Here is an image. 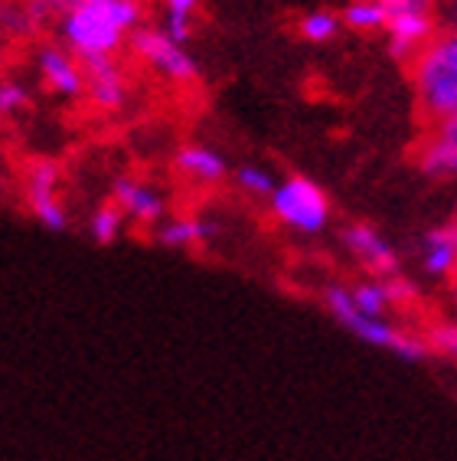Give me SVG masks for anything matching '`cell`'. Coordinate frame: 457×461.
<instances>
[{"label": "cell", "instance_id": "6da1fadb", "mask_svg": "<svg viewBox=\"0 0 457 461\" xmlns=\"http://www.w3.org/2000/svg\"><path fill=\"white\" fill-rule=\"evenodd\" d=\"M141 27L138 0H66L62 36L79 59L112 56L128 33Z\"/></svg>", "mask_w": 457, "mask_h": 461}, {"label": "cell", "instance_id": "7a4b0ae2", "mask_svg": "<svg viewBox=\"0 0 457 461\" xmlns=\"http://www.w3.org/2000/svg\"><path fill=\"white\" fill-rule=\"evenodd\" d=\"M415 95L428 122H444L457 112V30L431 40L412 59Z\"/></svg>", "mask_w": 457, "mask_h": 461}, {"label": "cell", "instance_id": "3957f363", "mask_svg": "<svg viewBox=\"0 0 457 461\" xmlns=\"http://www.w3.org/2000/svg\"><path fill=\"white\" fill-rule=\"evenodd\" d=\"M324 304H327V311L340 321L343 328L350 330L356 340H363V344L392 350V354L402 357V360H408V364H418V360H425V357L431 354L428 340L412 338V334L392 328L386 318H366L363 311H356V304H353V292L350 288H343V285H327Z\"/></svg>", "mask_w": 457, "mask_h": 461}, {"label": "cell", "instance_id": "277c9868", "mask_svg": "<svg viewBox=\"0 0 457 461\" xmlns=\"http://www.w3.org/2000/svg\"><path fill=\"white\" fill-rule=\"evenodd\" d=\"M272 213L288 230L304 232V236H317L330 222V203H327V194L314 180L294 174V177L282 180L278 190L272 194Z\"/></svg>", "mask_w": 457, "mask_h": 461}, {"label": "cell", "instance_id": "5b68a950", "mask_svg": "<svg viewBox=\"0 0 457 461\" xmlns=\"http://www.w3.org/2000/svg\"><path fill=\"white\" fill-rule=\"evenodd\" d=\"M131 50L170 82H196V76H200L196 59L186 53L184 43H176L167 30L138 27L131 33Z\"/></svg>", "mask_w": 457, "mask_h": 461}, {"label": "cell", "instance_id": "8992f818", "mask_svg": "<svg viewBox=\"0 0 457 461\" xmlns=\"http://www.w3.org/2000/svg\"><path fill=\"white\" fill-rule=\"evenodd\" d=\"M386 30H389V43H392V56H399V59L418 56L431 43V33H435L428 0H412V4L396 7L392 17H389Z\"/></svg>", "mask_w": 457, "mask_h": 461}, {"label": "cell", "instance_id": "52a82bcc", "mask_svg": "<svg viewBox=\"0 0 457 461\" xmlns=\"http://www.w3.org/2000/svg\"><path fill=\"white\" fill-rule=\"evenodd\" d=\"M56 180H59L56 164L36 160L27 177V203L36 220L43 222L49 232H66L69 230V213H66L62 203L56 200Z\"/></svg>", "mask_w": 457, "mask_h": 461}, {"label": "cell", "instance_id": "ba28073f", "mask_svg": "<svg viewBox=\"0 0 457 461\" xmlns=\"http://www.w3.org/2000/svg\"><path fill=\"white\" fill-rule=\"evenodd\" d=\"M343 242H346V249H350L353 256L360 258L366 268H372L376 276L392 278L399 272L396 249L382 240V232H376L372 226H366V222H353V226H346Z\"/></svg>", "mask_w": 457, "mask_h": 461}, {"label": "cell", "instance_id": "9c48e42d", "mask_svg": "<svg viewBox=\"0 0 457 461\" xmlns=\"http://www.w3.org/2000/svg\"><path fill=\"white\" fill-rule=\"evenodd\" d=\"M112 194H114V203L121 206L131 220L144 222V226H154V222H160L164 213H167L164 194H157L154 186L138 184L134 177H114Z\"/></svg>", "mask_w": 457, "mask_h": 461}, {"label": "cell", "instance_id": "30bf717a", "mask_svg": "<svg viewBox=\"0 0 457 461\" xmlns=\"http://www.w3.org/2000/svg\"><path fill=\"white\" fill-rule=\"evenodd\" d=\"M40 76H43L46 86L62 98H76L88 89L85 72H82L79 66H76V59H72L66 50H59V46L40 50Z\"/></svg>", "mask_w": 457, "mask_h": 461}, {"label": "cell", "instance_id": "8fae6325", "mask_svg": "<svg viewBox=\"0 0 457 461\" xmlns=\"http://www.w3.org/2000/svg\"><path fill=\"white\" fill-rule=\"evenodd\" d=\"M422 167L431 177H457V112L435 124L422 148Z\"/></svg>", "mask_w": 457, "mask_h": 461}, {"label": "cell", "instance_id": "7c38bea8", "mask_svg": "<svg viewBox=\"0 0 457 461\" xmlns=\"http://www.w3.org/2000/svg\"><path fill=\"white\" fill-rule=\"evenodd\" d=\"M82 72H85V86L95 98V105L102 108H121L124 105V79L112 56H92V59H79Z\"/></svg>", "mask_w": 457, "mask_h": 461}, {"label": "cell", "instance_id": "4fadbf2b", "mask_svg": "<svg viewBox=\"0 0 457 461\" xmlns=\"http://www.w3.org/2000/svg\"><path fill=\"white\" fill-rule=\"evenodd\" d=\"M174 164L180 174H186V177L196 180V184H220L228 174L222 154L206 148V144H184V148L176 151Z\"/></svg>", "mask_w": 457, "mask_h": 461}, {"label": "cell", "instance_id": "5bb4252c", "mask_svg": "<svg viewBox=\"0 0 457 461\" xmlns=\"http://www.w3.org/2000/svg\"><path fill=\"white\" fill-rule=\"evenodd\" d=\"M422 266L428 276L448 278L457 272V230H431L425 236Z\"/></svg>", "mask_w": 457, "mask_h": 461}, {"label": "cell", "instance_id": "9a60e30c", "mask_svg": "<svg viewBox=\"0 0 457 461\" xmlns=\"http://www.w3.org/2000/svg\"><path fill=\"white\" fill-rule=\"evenodd\" d=\"M216 236V222L200 220V216H180V220L160 222L157 226V242L167 249H186L196 242H206Z\"/></svg>", "mask_w": 457, "mask_h": 461}, {"label": "cell", "instance_id": "2e32d148", "mask_svg": "<svg viewBox=\"0 0 457 461\" xmlns=\"http://www.w3.org/2000/svg\"><path fill=\"white\" fill-rule=\"evenodd\" d=\"M343 23L350 30H360V33H372V30H386L392 10L382 4V0H353L350 7L340 14Z\"/></svg>", "mask_w": 457, "mask_h": 461}, {"label": "cell", "instance_id": "e0dca14e", "mask_svg": "<svg viewBox=\"0 0 457 461\" xmlns=\"http://www.w3.org/2000/svg\"><path fill=\"white\" fill-rule=\"evenodd\" d=\"M350 292H353V304H356V311H363L366 318H382V314L389 311V304H392L389 285L379 282V278L360 282L356 288H350Z\"/></svg>", "mask_w": 457, "mask_h": 461}, {"label": "cell", "instance_id": "ac0fdd59", "mask_svg": "<svg viewBox=\"0 0 457 461\" xmlns=\"http://www.w3.org/2000/svg\"><path fill=\"white\" fill-rule=\"evenodd\" d=\"M124 210L118 203H105L98 206L95 213H92V222H88V232H92V240L98 246H112L118 236H121V226H124Z\"/></svg>", "mask_w": 457, "mask_h": 461}, {"label": "cell", "instance_id": "d6986e66", "mask_svg": "<svg viewBox=\"0 0 457 461\" xmlns=\"http://www.w3.org/2000/svg\"><path fill=\"white\" fill-rule=\"evenodd\" d=\"M343 27V17L330 14V10H314L308 17L300 20V36L310 40V43H327V40H334Z\"/></svg>", "mask_w": 457, "mask_h": 461}, {"label": "cell", "instance_id": "ffe728a7", "mask_svg": "<svg viewBox=\"0 0 457 461\" xmlns=\"http://www.w3.org/2000/svg\"><path fill=\"white\" fill-rule=\"evenodd\" d=\"M236 184L242 186L246 194L268 196V200H272V194L278 190V180L272 177V170L255 167V164H242V167L236 170Z\"/></svg>", "mask_w": 457, "mask_h": 461}, {"label": "cell", "instance_id": "44dd1931", "mask_svg": "<svg viewBox=\"0 0 457 461\" xmlns=\"http://www.w3.org/2000/svg\"><path fill=\"white\" fill-rule=\"evenodd\" d=\"M200 0H167V33L174 36L176 43H184L190 40L193 27H190V17H193V10Z\"/></svg>", "mask_w": 457, "mask_h": 461}, {"label": "cell", "instance_id": "7402d4cb", "mask_svg": "<svg viewBox=\"0 0 457 461\" xmlns=\"http://www.w3.org/2000/svg\"><path fill=\"white\" fill-rule=\"evenodd\" d=\"M27 105V89L13 79H0V115H17Z\"/></svg>", "mask_w": 457, "mask_h": 461}, {"label": "cell", "instance_id": "603a6c76", "mask_svg": "<svg viewBox=\"0 0 457 461\" xmlns=\"http://www.w3.org/2000/svg\"><path fill=\"white\" fill-rule=\"evenodd\" d=\"M431 350H441L444 357H454L457 360V324H438V328L428 334Z\"/></svg>", "mask_w": 457, "mask_h": 461}, {"label": "cell", "instance_id": "cb8c5ba5", "mask_svg": "<svg viewBox=\"0 0 457 461\" xmlns=\"http://www.w3.org/2000/svg\"><path fill=\"white\" fill-rule=\"evenodd\" d=\"M389 10H396V7H402V4H412V0H382Z\"/></svg>", "mask_w": 457, "mask_h": 461}, {"label": "cell", "instance_id": "d4e9b609", "mask_svg": "<svg viewBox=\"0 0 457 461\" xmlns=\"http://www.w3.org/2000/svg\"><path fill=\"white\" fill-rule=\"evenodd\" d=\"M454 298H457V288H454Z\"/></svg>", "mask_w": 457, "mask_h": 461}, {"label": "cell", "instance_id": "484cf974", "mask_svg": "<svg viewBox=\"0 0 457 461\" xmlns=\"http://www.w3.org/2000/svg\"><path fill=\"white\" fill-rule=\"evenodd\" d=\"M454 276H457V272H454Z\"/></svg>", "mask_w": 457, "mask_h": 461}]
</instances>
